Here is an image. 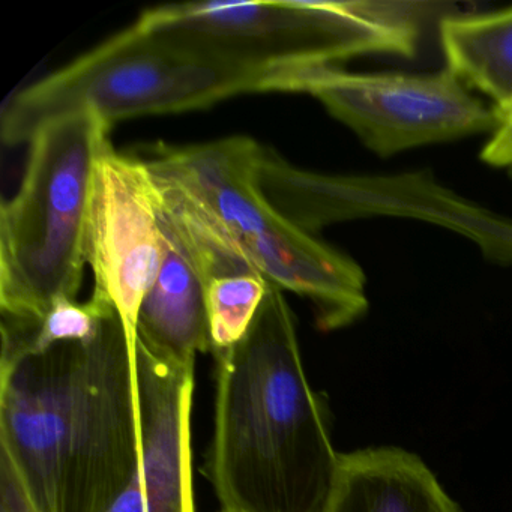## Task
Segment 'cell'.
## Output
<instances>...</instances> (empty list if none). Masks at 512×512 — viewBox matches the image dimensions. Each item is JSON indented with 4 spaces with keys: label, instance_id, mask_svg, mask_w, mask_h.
Here are the masks:
<instances>
[{
    "label": "cell",
    "instance_id": "e0dca14e",
    "mask_svg": "<svg viewBox=\"0 0 512 512\" xmlns=\"http://www.w3.org/2000/svg\"><path fill=\"white\" fill-rule=\"evenodd\" d=\"M109 512H146L139 473L134 476L133 482L128 485L127 490L113 503Z\"/></svg>",
    "mask_w": 512,
    "mask_h": 512
},
{
    "label": "cell",
    "instance_id": "277c9868",
    "mask_svg": "<svg viewBox=\"0 0 512 512\" xmlns=\"http://www.w3.org/2000/svg\"><path fill=\"white\" fill-rule=\"evenodd\" d=\"M262 146L250 137L158 146L149 172L181 188L269 283L313 305L317 326L335 331L368 310L361 266L287 220L263 194Z\"/></svg>",
    "mask_w": 512,
    "mask_h": 512
},
{
    "label": "cell",
    "instance_id": "5bb4252c",
    "mask_svg": "<svg viewBox=\"0 0 512 512\" xmlns=\"http://www.w3.org/2000/svg\"><path fill=\"white\" fill-rule=\"evenodd\" d=\"M269 284L265 277L253 272L221 278L205 287L212 353L229 349L247 334Z\"/></svg>",
    "mask_w": 512,
    "mask_h": 512
},
{
    "label": "cell",
    "instance_id": "30bf717a",
    "mask_svg": "<svg viewBox=\"0 0 512 512\" xmlns=\"http://www.w3.org/2000/svg\"><path fill=\"white\" fill-rule=\"evenodd\" d=\"M140 485L146 512L194 511V368L152 355L136 338Z\"/></svg>",
    "mask_w": 512,
    "mask_h": 512
},
{
    "label": "cell",
    "instance_id": "3957f363",
    "mask_svg": "<svg viewBox=\"0 0 512 512\" xmlns=\"http://www.w3.org/2000/svg\"><path fill=\"white\" fill-rule=\"evenodd\" d=\"M418 2H199L137 23L188 52L265 80L340 68L356 56L413 58L434 11Z\"/></svg>",
    "mask_w": 512,
    "mask_h": 512
},
{
    "label": "cell",
    "instance_id": "ac0fdd59",
    "mask_svg": "<svg viewBox=\"0 0 512 512\" xmlns=\"http://www.w3.org/2000/svg\"><path fill=\"white\" fill-rule=\"evenodd\" d=\"M221 512H229V511H221Z\"/></svg>",
    "mask_w": 512,
    "mask_h": 512
},
{
    "label": "cell",
    "instance_id": "6da1fadb",
    "mask_svg": "<svg viewBox=\"0 0 512 512\" xmlns=\"http://www.w3.org/2000/svg\"><path fill=\"white\" fill-rule=\"evenodd\" d=\"M0 448L32 512H109L140 467L136 338L118 310L88 340L0 364Z\"/></svg>",
    "mask_w": 512,
    "mask_h": 512
},
{
    "label": "cell",
    "instance_id": "52a82bcc",
    "mask_svg": "<svg viewBox=\"0 0 512 512\" xmlns=\"http://www.w3.org/2000/svg\"><path fill=\"white\" fill-rule=\"evenodd\" d=\"M268 92L311 95L379 157L491 134L496 127L494 110L448 70L404 74L322 68L278 77Z\"/></svg>",
    "mask_w": 512,
    "mask_h": 512
},
{
    "label": "cell",
    "instance_id": "7c38bea8",
    "mask_svg": "<svg viewBox=\"0 0 512 512\" xmlns=\"http://www.w3.org/2000/svg\"><path fill=\"white\" fill-rule=\"evenodd\" d=\"M163 230L166 260L140 305L136 338L157 358L194 368L197 353L212 352L205 287L172 233Z\"/></svg>",
    "mask_w": 512,
    "mask_h": 512
},
{
    "label": "cell",
    "instance_id": "2e32d148",
    "mask_svg": "<svg viewBox=\"0 0 512 512\" xmlns=\"http://www.w3.org/2000/svg\"><path fill=\"white\" fill-rule=\"evenodd\" d=\"M0 475H2V506H0V512H32L31 506L26 502L16 478L4 464H0Z\"/></svg>",
    "mask_w": 512,
    "mask_h": 512
},
{
    "label": "cell",
    "instance_id": "9a60e30c",
    "mask_svg": "<svg viewBox=\"0 0 512 512\" xmlns=\"http://www.w3.org/2000/svg\"><path fill=\"white\" fill-rule=\"evenodd\" d=\"M494 110L496 127L481 151V160L488 166L512 169V101Z\"/></svg>",
    "mask_w": 512,
    "mask_h": 512
},
{
    "label": "cell",
    "instance_id": "4fadbf2b",
    "mask_svg": "<svg viewBox=\"0 0 512 512\" xmlns=\"http://www.w3.org/2000/svg\"><path fill=\"white\" fill-rule=\"evenodd\" d=\"M446 70L467 89L493 101H512V7L490 13L448 14L439 20Z\"/></svg>",
    "mask_w": 512,
    "mask_h": 512
},
{
    "label": "cell",
    "instance_id": "5b68a950",
    "mask_svg": "<svg viewBox=\"0 0 512 512\" xmlns=\"http://www.w3.org/2000/svg\"><path fill=\"white\" fill-rule=\"evenodd\" d=\"M110 125L91 112L50 122L29 142L19 191L0 209V313L38 322L76 299L88 263L95 164Z\"/></svg>",
    "mask_w": 512,
    "mask_h": 512
},
{
    "label": "cell",
    "instance_id": "7a4b0ae2",
    "mask_svg": "<svg viewBox=\"0 0 512 512\" xmlns=\"http://www.w3.org/2000/svg\"><path fill=\"white\" fill-rule=\"evenodd\" d=\"M214 355V436L205 473L221 511H322L340 452L308 382L283 290L269 284L247 334Z\"/></svg>",
    "mask_w": 512,
    "mask_h": 512
},
{
    "label": "cell",
    "instance_id": "8992f818",
    "mask_svg": "<svg viewBox=\"0 0 512 512\" xmlns=\"http://www.w3.org/2000/svg\"><path fill=\"white\" fill-rule=\"evenodd\" d=\"M265 91V80L182 49L134 23L67 67L20 89L0 116L2 142H31L56 119L91 112L106 124L203 109Z\"/></svg>",
    "mask_w": 512,
    "mask_h": 512
},
{
    "label": "cell",
    "instance_id": "ba28073f",
    "mask_svg": "<svg viewBox=\"0 0 512 512\" xmlns=\"http://www.w3.org/2000/svg\"><path fill=\"white\" fill-rule=\"evenodd\" d=\"M259 182L274 208L308 233L338 221L398 215L457 230L485 253L505 238V218L455 196L425 173L388 178L320 175L296 169L262 146Z\"/></svg>",
    "mask_w": 512,
    "mask_h": 512
},
{
    "label": "cell",
    "instance_id": "8fae6325",
    "mask_svg": "<svg viewBox=\"0 0 512 512\" xmlns=\"http://www.w3.org/2000/svg\"><path fill=\"white\" fill-rule=\"evenodd\" d=\"M320 512H463L416 454L394 446L338 455Z\"/></svg>",
    "mask_w": 512,
    "mask_h": 512
},
{
    "label": "cell",
    "instance_id": "9c48e42d",
    "mask_svg": "<svg viewBox=\"0 0 512 512\" xmlns=\"http://www.w3.org/2000/svg\"><path fill=\"white\" fill-rule=\"evenodd\" d=\"M166 256L167 238L145 160L119 154L107 142L95 164L86 257L94 295L118 310L134 338L140 305Z\"/></svg>",
    "mask_w": 512,
    "mask_h": 512
}]
</instances>
